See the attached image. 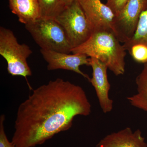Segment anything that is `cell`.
I'll list each match as a JSON object with an SVG mask.
<instances>
[{
	"mask_svg": "<svg viewBox=\"0 0 147 147\" xmlns=\"http://www.w3.org/2000/svg\"><path fill=\"white\" fill-rule=\"evenodd\" d=\"M41 18L55 19L65 7L61 0H38Z\"/></svg>",
	"mask_w": 147,
	"mask_h": 147,
	"instance_id": "5bb4252c",
	"label": "cell"
},
{
	"mask_svg": "<svg viewBox=\"0 0 147 147\" xmlns=\"http://www.w3.org/2000/svg\"><path fill=\"white\" fill-rule=\"evenodd\" d=\"M90 25L93 32L108 31L114 33L116 16L100 0H77ZM115 34V33H114Z\"/></svg>",
	"mask_w": 147,
	"mask_h": 147,
	"instance_id": "52a82bcc",
	"label": "cell"
},
{
	"mask_svg": "<svg viewBox=\"0 0 147 147\" xmlns=\"http://www.w3.org/2000/svg\"><path fill=\"white\" fill-rule=\"evenodd\" d=\"M54 19L62 27L72 49L86 41L93 33L77 0L65 7Z\"/></svg>",
	"mask_w": 147,
	"mask_h": 147,
	"instance_id": "5b68a950",
	"label": "cell"
},
{
	"mask_svg": "<svg viewBox=\"0 0 147 147\" xmlns=\"http://www.w3.org/2000/svg\"><path fill=\"white\" fill-rule=\"evenodd\" d=\"M147 9V0H128L116 16L114 33L121 42L132 38L137 30L140 16Z\"/></svg>",
	"mask_w": 147,
	"mask_h": 147,
	"instance_id": "8992f818",
	"label": "cell"
},
{
	"mask_svg": "<svg viewBox=\"0 0 147 147\" xmlns=\"http://www.w3.org/2000/svg\"><path fill=\"white\" fill-rule=\"evenodd\" d=\"M40 49L69 54L72 48L62 27L54 19H42L25 25Z\"/></svg>",
	"mask_w": 147,
	"mask_h": 147,
	"instance_id": "277c9868",
	"label": "cell"
},
{
	"mask_svg": "<svg viewBox=\"0 0 147 147\" xmlns=\"http://www.w3.org/2000/svg\"><path fill=\"white\" fill-rule=\"evenodd\" d=\"M137 92L127 98L130 105L147 112V63L136 79Z\"/></svg>",
	"mask_w": 147,
	"mask_h": 147,
	"instance_id": "7c38bea8",
	"label": "cell"
},
{
	"mask_svg": "<svg viewBox=\"0 0 147 147\" xmlns=\"http://www.w3.org/2000/svg\"><path fill=\"white\" fill-rule=\"evenodd\" d=\"M5 116L2 115L0 117V147H16L12 142H9L6 134L4 122Z\"/></svg>",
	"mask_w": 147,
	"mask_h": 147,
	"instance_id": "2e32d148",
	"label": "cell"
},
{
	"mask_svg": "<svg viewBox=\"0 0 147 147\" xmlns=\"http://www.w3.org/2000/svg\"><path fill=\"white\" fill-rule=\"evenodd\" d=\"M141 44L147 47V9L140 16L137 30L131 39L124 43L127 51L133 45Z\"/></svg>",
	"mask_w": 147,
	"mask_h": 147,
	"instance_id": "4fadbf2b",
	"label": "cell"
},
{
	"mask_svg": "<svg viewBox=\"0 0 147 147\" xmlns=\"http://www.w3.org/2000/svg\"><path fill=\"white\" fill-rule=\"evenodd\" d=\"M127 51L135 61L141 63H147V47L141 44H137L129 47Z\"/></svg>",
	"mask_w": 147,
	"mask_h": 147,
	"instance_id": "9a60e30c",
	"label": "cell"
},
{
	"mask_svg": "<svg viewBox=\"0 0 147 147\" xmlns=\"http://www.w3.org/2000/svg\"><path fill=\"white\" fill-rule=\"evenodd\" d=\"M89 66L92 69L90 82L94 88L100 108L103 113H110L113 109V101L109 96L111 86L108 81V67L94 58H90Z\"/></svg>",
	"mask_w": 147,
	"mask_h": 147,
	"instance_id": "9c48e42d",
	"label": "cell"
},
{
	"mask_svg": "<svg viewBox=\"0 0 147 147\" xmlns=\"http://www.w3.org/2000/svg\"><path fill=\"white\" fill-rule=\"evenodd\" d=\"M74 1V0H61V1L63 5L65 7L70 4Z\"/></svg>",
	"mask_w": 147,
	"mask_h": 147,
	"instance_id": "ac0fdd59",
	"label": "cell"
},
{
	"mask_svg": "<svg viewBox=\"0 0 147 147\" xmlns=\"http://www.w3.org/2000/svg\"></svg>",
	"mask_w": 147,
	"mask_h": 147,
	"instance_id": "d6986e66",
	"label": "cell"
},
{
	"mask_svg": "<svg viewBox=\"0 0 147 147\" xmlns=\"http://www.w3.org/2000/svg\"><path fill=\"white\" fill-rule=\"evenodd\" d=\"M96 147H147L142 131H134L129 127L106 135L98 142Z\"/></svg>",
	"mask_w": 147,
	"mask_h": 147,
	"instance_id": "30bf717a",
	"label": "cell"
},
{
	"mask_svg": "<svg viewBox=\"0 0 147 147\" xmlns=\"http://www.w3.org/2000/svg\"><path fill=\"white\" fill-rule=\"evenodd\" d=\"M9 4L12 13L25 25L41 18L38 0H9Z\"/></svg>",
	"mask_w": 147,
	"mask_h": 147,
	"instance_id": "8fae6325",
	"label": "cell"
},
{
	"mask_svg": "<svg viewBox=\"0 0 147 147\" xmlns=\"http://www.w3.org/2000/svg\"><path fill=\"white\" fill-rule=\"evenodd\" d=\"M32 51L26 44H20L13 32L3 27L0 28V55L7 63V70L12 76L26 79L32 75L27 59Z\"/></svg>",
	"mask_w": 147,
	"mask_h": 147,
	"instance_id": "3957f363",
	"label": "cell"
},
{
	"mask_svg": "<svg viewBox=\"0 0 147 147\" xmlns=\"http://www.w3.org/2000/svg\"><path fill=\"white\" fill-rule=\"evenodd\" d=\"M40 53L47 62V70L64 69L73 71L87 79L89 82L91 78L88 74L81 71L80 67L89 66L90 58L82 54L69 55L67 53L40 49Z\"/></svg>",
	"mask_w": 147,
	"mask_h": 147,
	"instance_id": "ba28073f",
	"label": "cell"
},
{
	"mask_svg": "<svg viewBox=\"0 0 147 147\" xmlns=\"http://www.w3.org/2000/svg\"><path fill=\"white\" fill-rule=\"evenodd\" d=\"M92 106L82 87L58 78L34 90L19 105L11 142L16 147L42 145L71 128L74 118Z\"/></svg>",
	"mask_w": 147,
	"mask_h": 147,
	"instance_id": "6da1fadb",
	"label": "cell"
},
{
	"mask_svg": "<svg viewBox=\"0 0 147 147\" xmlns=\"http://www.w3.org/2000/svg\"><path fill=\"white\" fill-rule=\"evenodd\" d=\"M128 0H107L106 4L117 16L123 8Z\"/></svg>",
	"mask_w": 147,
	"mask_h": 147,
	"instance_id": "e0dca14e",
	"label": "cell"
},
{
	"mask_svg": "<svg viewBox=\"0 0 147 147\" xmlns=\"http://www.w3.org/2000/svg\"><path fill=\"white\" fill-rule=\"evenodd\" d=\"M126 50L111 31L94 32L82 45L73 48V54H82L100 61L117 76L125 72Z\"/></svg>",
	"mask_w": 147,
	"mask_h": 147,
	"instance_id": "7a4b0ae2",
	"label": "cell"
}]
</instances>
